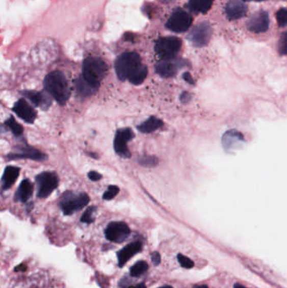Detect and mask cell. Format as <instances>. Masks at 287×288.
<instances>
[{
	"mask_svg": "<svg viewBox=\"0 0 287 288\" xmlns=\"http://www.w3.org/2000/svg\"><path fill=\"white\" fill-rule=\"evenodd\" d=\"M213 36V28L208 22L198 24L191 30L188 35V40L196 47H202L207 45Z\"/></svg>",
	"mask_w": 287,
	"mask_h": 288,
	"instance_id": "52a82bcc",
	"label": "cell"
},
{
	"mask_svg": "<svg viewBox=\"0 0 287 288\" xmlns=\"http://www.w3.org/2000/svg\"><path fill=\"white\" fill-rule=\"evenodd\" d=\"M148 269V265L147 262L140 260V261L137 262L132 268H131L130 274L131 276H134V277H138V276H142L143 273Z\"/></svg>",
	"mask_w": 287,
	"mask_h": 288,
	"instance_id": "d4e9b609",
	"label": "cell"
},
{
	"mask_svg": "<svg viewBox=\"0 0 287 288\" xmlns=\"http://www.w3.org/2000/svg\"><path fill=\"white\" fill-rule=\"evenodd\" d=\"M160 288H173V287H172V286H162V287H160Z\"/></svg>",
	"mask_w": 287,
	"mask_h": 288,
	"instance_id": "60d3db41",
	"label": "cell"
},
{
	"mask_svg": "<svg viewBox=\"0 0 287 288\" xmlns=\"http://www.w3.org/2000/svg\"><path fill=\"white\" fill-rule=\"evenodd\" d=\"M5 125L10 129V131L12 132L13 134L16 137L21 136L23 134V126L19 125L13 116H11L10 118L8 119L7 121H5Z\"/></svg>",
	"mask_w": 287,
	"mask_h": 288,
	"instance_id": "484cf974",
	"label": "cell"
},
{
	"mask_svg": "<svg viewBox=\"0 0 287 288\" xmlns=\"http://www.w3.org/2000/svg\"><path fill=\"white\" fill-rule=\"evenodd\" d=\"M38 187L39 198H46L58 187V179L53 172H44L38 174L36 178Z\"/></svg>",
	"mask_w": 287,
	"mask_h": 288,
	"instance_id": "ba28073f",
	"label": "cell"
},
{
	"mask_svg": "<svg viewBox=\"0 0 287 288\" xmlns=\"http://www.w3.org/2000/svg\"><path fill=\"white\" fill-rule=\"evenodd\" d=\"M13 111L19 118L28 123H33L36 120V112L25 99H19L13 107Z\"/></svg>",
	"mask_w": 287,
	"mask_h": 288,
	"instance_id": "5bb4252c",
	"label": "cell"
},
{
	"mask_svg": "<svg viewBox=\"0 0 287 288\" xmlns=\"http://www.w3.org/2000/svg\"><path fill=\"white\" fill-rule=\"evenodd\" d=\"M24 96L29 99L32 104L36 107H40L41 109L46 111L48 109L51 104V99L50 95L46 92H36V91H30L27 90L24 93Z\"/></svg>",
	"mask_w": 287,
	"mask_h": 288,
	"instance_id": "2e32d148",
	"label": "cell"
},
{
	"mask_svg": "<svg viewBox=\"0 0 287 288\" xmlns=\"http://www.w3.org/2000/svg\"><path fill=\"white\" fill-rule=\"evenodd\" d=\"M194 288H208L207 286H205V285H201V286H196Z\"/></svg>",
	"mask_w": 287,
	"mask_h": 288,
	"instance_id": "f35d334b",
	"label": "cell"
},
{
	"mask_svg": "<svg viewBox=\"0 0 287 288\" xmlns=\"http://www.w3.org/2000/svg\"><path fill=\"white\" fill-rule=\"evenodd\" d=\"M142 250V244L140 242H133L130 245H126V247L117 253L118 257L119 267H123L133 255L138 254Z\"/></svg>",
	"mask_w": 287,
	"mask_h": 288,
	"instance_id": "ac0fdd59",
	"label": "cell"
},
{
	"mask_svg": "<svg viewBox=\"0 0 287 288\" xmlns=\"http://www.w3.org/2000/svg\"><path fill=\"white\" fill-rule=\"evenodd\" d=\"M278 53L280 55H287V32L280 35L278 41Z\"/></svg>",
	"mask_w": 287,
	"mask_h": 288,
	"instance_id": "4316f807",
	"label": "cell"
},
{
	"mask_svg": "<svg viewBox=\"0 0 287 288\" xmlns=\"http://www.w3.org/2000/svg\"><path fill=\"white\" fill-rule=\"evenodd\" d=\"M133 288H146V286H145V284L141 283L138 284L137 286H134Z\"/></svg>",
	"mask_w": 287,
	"mask_h": 288,
	"instance_id": "8d00e7d4",
	"label": "cell"
},
{
	"mask_svg": "<svg viewBox=\"0 0 287 288\" xmlns=\"http://www.w3.org/2000/svg\"><path fill=\"white\" fill-rule=\"evenodd\" d=\"M134 134L131 128L120 129L116 132V138L114 140V148L116 153L122 158L129 159L131 153L128 149L126 143L134 138Z\"/></svg>",
	"mask_w": 287,
	"mask_h": 288,
	"instance_id": "30bf717a",
	"label": "cell"
},
{
	"mask_svg": "<svg viewBox=\"0 0 287 288\" xmlns=\"http://www.w3.org/2000/svg\"><path fill=\"white\" fill-rule=\"evenodd\" d=\"M234 288H247L245 286H243V285H240V284L237 283L234 285Z\"/></svg>",
	"mask_w": 287,
	"mask_h": 288,
	"instance_id": "74e56055",
	"label": "cell"
},
{
	"mask_svg": "<svg viewBox=\"0 0 287 288\" xmlns=\"http://www.w3.org/2000/svg\"><path fill=\"white\" fill-rule=\"evenodd\" d=\"M248 7L242 0H229L225 7V13L230 20L241 19L246 15Z\"/></svg>",
	"mask_w": 287,
	"mask_h": 288,
	"instance_id": "9a60e30c",
	"label": "cell"
},
{
	"mask_svg": "<svg viewBox=\"0 0 287 288\" xmlns=\"http://www.w3.org/2000/svg\"><path fill=\"white\" fill-rule=\"evenodd\" d=\"M107 72V63L99 58L90 57L85 59L83 64V77L96 89H99Z\"/></svg>",
	"mask_w": 287,
	"mask_h": 288,
	"instance_id": "7a4b0ae2",
	"label": "cell"
},
{
	"mask_svg": "<svg viewBox=\"0 0 287 288\" xmlns=\"http://www.w3.org/2000/svg\"><path fill=\"white\" fill-rule=\"evenodd\" d=\"M213 5V0H189L188 8L196 14H206Z\"/></svg>",
	"mask_w": 287,
	"mask_h": 288,
	"instance_id": "ffe728a7",
	"label": "cell"
},
{
	"mask_svg": "<svg viewBox=\"0 0 287 288\" xmlns=\"http://www.w3.org/2000/svg\"><path fill=\"white\" fill-rule=\"evenodd\" d=\"M270 18L268 13L265 10H259L252 15L247 21V29L254 33H263L268 31Z\"/></svg>",
	"mask_w": 287,
	"mask_h": 288,
	"instance_id": "8fae6325",
	"label": "cell"
},
{
	"mask_svg": "<svg viewBox=\"0 0 287 288\" xmlns=\"http://www.w3.org/2000/svg\"><path fill=\"white\" fill-rule=\"evenodd\" d=\"M152 261L155 266H159L161 261V257L158 252H153L152 254Z\"/></svg>",
	"mask_w": 287,
	"mask_h": 288,
	"instance_id": "836d02e7",
	"label": "cell"
},
{
	"mask_svg": "<svg viewBox=\"0 0 287 288\" xmlns=\"http://www.w3.org/2000/svg\"><path fill=\"white\" fill-rule=\"evenodd\" d=\"M162 126H163V122L161 120L158 119L155 116H151L149 119H147V121L140 124L138 126V129L143 134H151L152 132L160 129Z\"/></svg>",
	"mask_w": 287,
	"mask_h": 288,
	"instance_id": "7402d4cb",
	"label": "cell"
},
{
	"mask_svg": "<svg viewBox=\"0 0 287 288\" xmlns=\"http://www.w3.org/2000/svg\"><path fill=\"white\" fill-rule=\"evenodd\" d=\"M147 76V68L145 65L141 66L133 75L129 77V82L133 85H139L144 82Z\"/></svg>",
	"mask_w": 287,
	"mask_h": 288,
	"instance_id": "cb8c5ba5",
	"label": "cell"
},
{
	"mask_svg": "<svg viewBox=\"0 0 287 288\" xmlns=\"http://www.w3.org/2000/svg\"><path fill=\"white\" fill-rule=\"evenodd\" d=\"M44 87L46 92L60 104H65L70 97L68 80L60 71H54L47 74L44 80Z\"/></svg>",
	"mask_w": 287,
	"mask_h": 288,
	"instance_id": "6da1fadb",
	"label": "cell"
},
{
	"mask_svg": "<svg viewBox=\"0 0 287 288\" xmlns=\"http://www.w3.org/2000/svg\"><path fill=\"white\" fill-rule=\"evenodd\" d=\"M142 64L141 58L135 53H125L116 59L115 69L119 80L125 81L140 68Z\"/></svg>",
	"mask_w": 287,
	"mask_h": 288,
	"instance_id": "3957f363",
	"label": "cell"
},
{
	"mask_svg": "<svg viewBox=\"0 0 287 288\" xmlns=\"http://www.w3.org/2000/svg\"><path fill=\"white\" fill-rule=\"evenodd\" d=\"M76 87H77V92L80 93V95H85V96L94 95L95 91L98 90V89L93 87L90 84H89L83 77V76L76 81Z\"/></svg>",
	"mask_w": 287,
	"mask_h": 288,
	"instance_id": "603a6c76",
	"label": "cell"
},
{
	"mask_svg": "<svg viewBox=\"0 0 287 288\" xmlns=\"http://www.w3.org/2000/svg\"><path fill=\"white\" fill-rule=\"evenodd\" d=\"M118 193V187H116V186H111V187H108V190H107V192H105L103 198H104V200L110 201V200H112L115 196H117Z\"/></svg>",
	"mask_w": 287,
	"mask_h": 288,
	"instance_id": "1f68e13d",
	"label": "cell"
},
{
	"mask_svg": "<svg viewBox=\"0 0 287 288\" xmlns=\"http://www.w3.org/2000/svg\"><path fill=\"white\" fill-rule=\"evenodd\" d=\"M222 147L227 153H232L242 148L245 144V139L240 132L229 130L222 136Z\"/></svg>",
	"mask_w": 287,
	"mask_h": 288,
	"instance_id": "7c38bea8",
	"label": "cell"
},
{
	"mask_svg": "<svg viewBox=\"0 0 287 288\" xmlns=\"http://www.w3.org/2000/svg\"><path fill=\"white\" fill-rule=\"evenodd\" d=\"M130 228L123 222H112L109 223L106 229V237L111 242L122 243L130 235Z\"/></svg>",
	"mask_w": 287,
	"mask_h": 288,
	"instance_id": "9c48e42d",
	"label": "cell"
},
{
	"mask_svg": "<svg viewBox=\"0 0 287 288\" xmlns=\"http://www.w3.org/2000/svg\"><path fill=\"white\" fill-rule=\"evenodd\" d=\"M95 206H90L86 211L84 213L80 221L82 223H92L94 221V218L93 217L94 212L96 211Z\"/></svg>",
	"mask_w": 287,
	"mask_h": 288,
	"instance_id": "f1b7e54d",
	"label": "cell"
},
{
	"mask_svg": "<svg viewBox=\"0 0 287 288\" xmlns=\"http://www.w3.org/2000/svg\"><path fill=\"white\" fill-rule=\"evenodd\" d=\"M88 176L93 181H98L99 179H101L102 175L99 173L96 172V171H90L89 174H88Z\"/></svg>",
	"mask_w": 287,
	"mask_h": 288,
	"instance_id": "d6a6232c",
	"label": "cell"
},
{
	"mask_svg": "<svg viewBox=\"0 0 287 288\" xmlns=\"http://www.w3.org/2000/svg\"><path fill=\"white\" fill-rule=\"evenodd\" d=\"M192 21L193 19L191 15L179 8L174 10L171 16L168 19L166 27L171 32L182 33L188 31L192 24Z\"/></svg>",
	"mask_w": 287,
	"mask_h": 288,
	"instance_id": "8992f818",
	"label": "cell"
},
{
	"mask_svg": "<svg viewBox=\"0 0 287 288\" xmlns=\"http://www.w3.org/2000/svg\"><path fill=\"white\" fill-rule=\"evenodd\" d=\"M242 1H257V2H261V1H265V0H242Z\"/></svg>",
	"mask_w": 287,
	"mask_h": 288,
	"instance_id": "ab89813d",
	"label": "cell"
},
{
	"mask_svg": "<svg viewBox=\"0 0 287 288\" xmlns=\"http://www.w3.org/2000/svg\"><path fill=\"white\" fill-rule=\"evenodd\" d=\"M181 46L182 42L178 37H160L155 43V53L162 60H169L175 58Z\"/></svg>",
	"mask_w": 287,
	"mask_h": 288,
	"instance_id": "277c9868",
	"label": "cell"
},
{
	"mask_svg": "<svg viewBox=\"0 0 287 288\" xmlns=\"http://www.w3.org/2000/svg\"><path fill=\"white\" fill-rule=\"evenodd\" d=\"M183 78L186 80V82L189 83L190 85H194V80L192 76L191 75L190 73H185L183 74Z\"/></svg>",
	"mask_w": 287,
	"mask_h": 288,
	"instance_id": "e575fe53",
	"label": "cell"
},
{
	"mask_svg": "<svg viewBox=\"0 0 287 288\" xmlns=\"http://www.w3.org/2000/svg\"><path fill=\"white\" fill-rule=\"evenodd\" d=\"M159 160L154 156H143L139 159V164L146 167H152L158 165Z\"/></svg>",
	"mask_w": 287,
	"mask_h": 288,
	"instance_id": "83f0119b",
	"label": "cell"
},
{
	"mask_svg": "<svg viewBox=\"0 0 287 288\" xmlns=\"http://www.w3.org/2000/svg\"><path fill=\"white\" fill-rule=\"evenodd\" d=\"M19 174V169L15 166H8L3 174L2 186L3 190L10 189L13 185L15 184Z\"/></svg>",
	"mask_w": 287,
	"mask_h": 288,
	"instance_id": "d6986e66",
	"label": "cell"
},
{
	"mask_svg": "<svg viewBox=\"0 0 287 288\" xmlns=\"http://www.w3.org/2000/svg\"><path fill=\"white\" fill-rule=\"evenodd\" d=\"M191 99V96L189 93L184 92L182 93V95H180V100L183 102V103H187Z\"/></svg>",
	"mask_w": 287,
	"mask_h": 288,
	"instance_id": "d590c367",
	"label": "cell"
},
{
	"mask_svg": "<svg viewBox=\"0 0 287 288\" xmlns=\"http://www.w3.org/2000/svg\"><path fill=\"white\" fill-rule=\"evenodd\" d=\"M276 19L279 27H284L287 25V9H280L276 13Z\"/></svg>",
	"mask_w": 287,
	"mask_h": 288,
	"instance_id": "f546056e",
	"label": "cell"
},
{
	"mask_svg": "<svg viewBox=\"0 0 287 288\" xmlns=\"http://www.w3.org/2000/svg\"><path fill=\"white\" fill-rule=\"evenodd\" d=\"M186 63L184 61L177 59H169V60H162L158 63L155 69L159 75L163 77H174L176 74L179 68H182Z\"/></svg>",
	"mask_w": 287,
	"mask_h": 288,
	"instance_id": "4fadbf2b",
	"label": "cell"
},
{
	"mask_svg": "<svg viewBox=\"0 0 287 288\" xmlns=\"http://www.w3.org/2000/svg\"><path fill=\"white\" fill-rule=\"evenodd\" d=\"M33 193V184L29 179H24L16 193V199L21 202H27Z\"/></svg>",
	"mask_w": 287,
	"mask_h": 288,
	"instance_id": "44dd1931",
	"label": "cell"
},
{
	"mask_svg": "<svg viewBox=\"0 0 287 288\" xmlns=\"http://www.w3.org/2000/svg\"><path fill=\"white\" fill-rule=\"evenodd\" d=\"M178 260H179V264L181 267L186 269H191L194 267V262L191 260L188 257L185 256L183 254H178Z\"/></svg>",
	"mask_w": 287,
	"mask_h": 288,
	"instance_id": "4dcf8cb0",
	"label": "cell"
},
{
	"mask_svg": "<svg viewBox=\"0 0 287 288\" xmlns=\"http://www.w3.org/2000/svg\"><path fill=\"white\" fill-rule=\"evenodd\" d=\"M90 202V197L87 194L76 195L72 192H66L62 197L60 207L65 215H71L74 212L84 208Z\"/></svg>",
	"mask_w": 287,
	"mask_h": 288,
	"instance_id": "5b68a950",
	"label": "cell"
},
{
	"mask_svg": "<svg viewBox=\"0 0 287 288\" xmlns=\"http://www.w3.org/2000/svg\"><path fill=\"white\" fill-rule=\"evenodd\" d=\"M8 160H19V159H30V160L42 161L46 159V155L35 148L24 147L19 149L18 153H11L7 156Z\"/></svg>",
	"mask_w": 287,
	"mask_h": 288,
	"instance_id": "e0dca14e",
	"label": "cell"
}]
</instances>
